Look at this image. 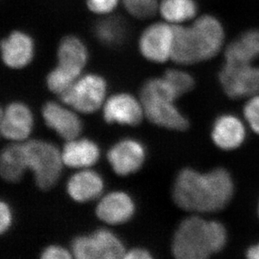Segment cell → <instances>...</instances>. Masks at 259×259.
<instances>
[{"mask_svg":"<svg viewBox=\"0 0 259 259\" xmlns=\"http://www.w3.org/2000/svg\"><path fill=\"white\" fill-rule=\"evenodd\" d=\"M234 192V181L225 168L218 167L206 172L185 168L176 176L172 196L182 210L205 214L227 207Z\"/></svg>","mask_w":259,"mask_h":259,"instance_id":"1","label":"cell"},{"mask_svg":"<svg viewBox=\"0 0 259 259\" xmlns=\"http://www.w3.org/2000/svg\"><path fill=\"white\" fill-rule=\"evenodd\" d=\"M174 29L171 61L179 66L211 61L228 43L223 21L212 14L199 15L189 25H174Z\"/></svg>","mask_w":259,"mask_h":259,"instance_id":"2","label":"cell"},{"mask_svg":"<svg viewBox=\"0 0 259 259\" xmlns=\"http://www.w3.org/2000/svg\"><path fill=\"white\" fill-rule=\"evenodd\" d=\"M228 239V230L221 222L191 215L181 222L174 234L172 254L178 259L209 258L224 249Z\"/></svg>","mask_w":259,"mask_h":259,"instance_id":"3","label":"cell"},{"mask_svg":"<svg viewBox=\"0 0 259 259\" xmlns=\"http://www.w3.org/2000/svg\"><path fill=\"white\" fill-rule=\"evenodd\" d=\"M140 98L144 116L152 123L175 131L188 128L189 120L176 105L178 95L164 76L147 80L141 88Z\"/></svg>","mask_w":259,"mask_h":259,"instance_id":"4","label":"cell"},{"mask_svg":"<svg viewBox=\"0 0 259 259\" xmlns=\"http://www.w3.org/2000/svg\"><path fill=\"white\" fill-rule=\"evenodd\" d=\"M25 144L28 168L34 174V181L40 190L48 191L57 184L63 161L57 147L44 140H29Z\"/></svg>","mask_w":259,"mask_h":259,"instance_id":"5","label":"cell"},{"mask_svg":"<svg viewBox=\"0 0 259 259\" xmlns=\"http://www.w3.org/2000/svg\"><path fill=\"white\" fill-rule=\"evenodd\" d=\"M108 84L98 74L89 73L81 76L71 88L59 96L61 102L82 113H92L102 107Z\"/></svg>","mask_w":259,"mask_h":259,"instance_id":"6","label":"cell"},{"mask_svg":"<svg viewBox=\"0 0 259 259\" xmlns=\"http://www.w3.org/2000/svg\"><path fill=\"white\" fill-rule=\"evenodd\" d=\"M218 82L232 99L252 98L259 94V65L224 62L218 71Z\"/></svg>","mask_w":259,"mask_h":259,"instance_id":"7","label":"cell"},{"mask_svg":"<svg viewBox=\"0 0 259 259\" xmlns=\"http://www.w3.org/2000/svg\"><path fill=\"white\" fill-rule=\"evenodd\" d=\"M71 250L74 257L78 259H119L126 253L119 238L106 229L74 238Z\"/></svg>","mask_w":259,"mask_h":259,"instance_id":"8","label":"cell"},{"mask_svg":"<svg viewBox=\"0 0 259 259\" xmlns=\"http://www.w3.org/2000/svg\"><path fill=\"white\" fill-rule=\"evenodd\" d=\"M175 29L164 20L152 23L141 32L138 50L143 58L152 63L163 64L171 61Z\"/></svg>","mask_w":259,"mask_h":259,"instance_id":"9","label":"cell"},{"mask_svg":"<svg viewBox=\"0 0 259 259\" xmlns=\"http://www.w3.org/2000/svg\"><path fill=\"white\" fill-rule=\"evenodd\" d=\"M3 63L9 68L20 70L31 63L36 52L33 37L21 29H15L3 38L0 45Z\"/></svg>","mask_w":259,"mask_h":259,"instance_id":"10","label":"cell"},{"mask_svg":"<svg viewBox=\"0 0 259 259\" xmlns=\"http://www.w3.org/2000/svg\"><path fill=\"white\" fill-rule=\"evenodd\" d=\"M33 115L27 105L14 102L1 110L0 132L3 137L16 142L27 140L33 128Z\"/></svg>","mask_w":259,"mask_h":259,"instance_id":"11","label":"cell"},{"mask_svg":"<svg viewBox=\"0 0 259 259\" xmlns=\"http://www.w3.org/2000/svg\"><path fill=\"white\" fill-rule=\"evenodd\" d=\"M142 103L128 93H117L106 101L103 117L106 122L136 126L144 117Z\"/></svg>","mask_w":259,"mask_h":259,"instance_id":"12","label":"cell"},{"mask_svg":"<svg viewBox=\"0 0 259 259\" xmlns=\"http://www.w3.org/2000/svg\"><path fill=\"white\" fill-rule=\"evenodd\" d=\"M247 137L244 122L237 116L226 113L215 118L213 122L210 138L215 146L232 151L242 146Z\"/></svg>","mask_w":259,"mask_h":259,"instance_id":"13","label":"cell"},{"mask_svg":"<svg viewBox=\"0 0 259 259\" xmlns=\"http://www.w3.org/2000/svg\"><path fill=\"white\" fill-rule=\"evenodd\" d=\"M108 159L118 176L137 172L145 159L144 146L136 140H123L114 144L108 153Z\"/></svg>","mask_w":259,"mask_h":259,"instance_id":"14","label":"cell"},{"mask_svg":"<svg viewBox=\"0 0 259 259\" xmlns=\"http://www.w3.org/2000/svg\"><path fill=\"white\" fill-rule=\"evenodd\" d=\"M42 115L47 126L66 141L77 139L81 134L82 125L78 116L56 102L46 103Z\"/></svg>","mask_w":259,"mask_h":259,"instance_id":"15","label":"cell"},{"mask_svg":"<svg viewBox=\"0 0 259 259\" xmlns=\"http://www.w3.org/2000/svg\"><path fill=\"white\" fill-rule=\"evenodd\" d=\"M223 55L224 62L256 63L259 60V28H249L241 32L227 43Z\"/></svg>","mask_w":259,"mask_h":259,"instance_id":"16","label":"cell"},{"mask_svg":"<svg viewBox=\"0 0 259 259\" xmlns=\"http://www.w3.org/2000/svg\"><path fill=\"white\" fill-rule=\"evenodd\" d=\"M135 205L127 194L115 191L101 199L96 208V214L101 221L110 225L127 223L135 214Z\"/></svg>","mask_w":259,"mask_h":259,"instance_id":"17","label":"cell"},{"mask_svg":"<svg viewBox=\"0 0 259 259\" xmlns=\"http://www.w3.org/2000/svg\"><path fill=\"white\" fill-rule=\"evenodd\" d=\"M57 59V65L81 75L89 60V51L80 37L67 34L59 42Z\"/></svg>","mask_w":259,"mask_h":259,"instance_id":"18","label":"cell"},{"mask_svg":"<svg viewBox=\"0 0 259 259\" xmlns=\"http://www.w3.org/2000/svg\"><path fill=\"white\" fill-rule=\"evenodd\" d=\"M103 179L97 172L83 169L74 174L67 182V192L74 201L87 202L98 198L103 191Z\"/></svg>","mask_w":259,"mask_h":259,"instance_id":"19","label":"cell"},{"mask_svg":"<svg viewBox=\"0 0 259 259\" xmlns=\"http://www.w3.org/2000/svg\"><path fill=\"white\" fill-rule=\"evenodd\" d=\"M98 145L88 139L68 140L61 152L63 164L71 168H88L99 159Z\"/></svg>","mask_w":259,"mask_h":259,"instance_id":"20","label":"cell"},{"mask_svg":"<svg viewBox=\"0 0 259 259\" xmlns=\"http://www.w3.org/2000/svg\"><path fill=\"white\" fill-rule=\"evenodd\" d=\"M27 169V155L24 143L10 144L3 149L0 157V174L5 181L19 182Z\"/></svg>","mask_w":259,"mask_h":259,"instance_id":"21","label":"cell"},{"mask_svg":"<svg viewBox=\"0 0 259 259\" xmlns=\"http://www.w3.org/2000/svg\"><path fill=\"white\" fill-rule=\"evenodd\" d=\"M197 0H160L159 14L172 25H187L199 15Z\"/></svg>","mask_w":259,"mask_h":259,"instance_id":"22","label":"cell"},{"mask_svg":"<svg viewBox=\"0 0 259 259\" xmlns=\"http://www.w3.org/2000/svg\"><path fill=\"white\" fill-rule=\"evenodd\" d=\"M93 34L100 44L114 48L124 42L127 29L120 18L107 15L96 21L93 25Z\"/></svg>","mask_w":259,"mask_h":259,"instance_id":"23","label":"cell"},{"mask_svg":"<svg viewBox=\"0 0 259 259\" xmlns=\"http://www.w3.org/2000/svg\"><path fill=\"white\" fill-rule=\"evenodd\" d=\"M81 75L57 65L47 74V86L52 93L60 96L72 86Z\"/></svg>","mask_w":259,"mask_h":259,"instance_id":"24","label":"cell"},{"mask_svg":"<svg viewBox=\"0 0 259 259\" xmlns=\"http://www.w3.org/2000/svg\"><path fill=\"white\" fill-rule=\"evenodd\" d=\"M163 76L176 91L179 98L191 92L196 86L195 77L182 69H167Z\"/></svg>","mask_w":259,"mask_h":259,"instance_id":"25","label":"cell"},{"mask_svg":"<svg viewBox=\"0 0 259 259\" xmlns=\"http://www.w3.org/2000/svg\"><path fill=\"white\" fill-rule=\"evenodd\" d=\"M121 4L137 20H149L159 14V0H121Z\"/></svg>","mask_w":259,"mask_h":259,"instance_id":"26","label":"cell"},{"mask_svg":"<svg viewBox=\"0 0 259 259\" xmlns=\"http://www.w3.org/2000/svg\"><path fill=\"white\" fill-rule=\"evenodd\" d=\"M243 116L250 128L259 135V94L247 98L243 108Z\"/></svg>","mask_w":259,"mask_h":259,"instance_id":"27","label":"cell"},{"mask_svg":"<svg viewBox=\"0 0 259 259\" xmlns=\"http://www.w3.org/2000/svg\"><path fill=\"white\" fill-rule=\"evenodd\" d=\"M120 3L121 0H86L88 10L100 17L112 15Z\"/></svg>","mask_w":259,"mask_h":259,"instance_id":"28","label":"cell"},{"mask_svg":"<svg viewBox=\"0 0 259 259\" xmlns=\"http://www.w3.org/2000/svg\"><path fill=\"white\" fill-rule=\"evenodd\" d=\"M71 257L72 256L67 250L57 245L46 247L40 255L42 259H70Z\"/></svg>","mask_w":259,"mask_h":259,"instance_id":"29","label":"cell"},{"mask_svg":"<svg viewBox=\"0 0 259 259\" xmlns=\"http://www.w3.org/2000/svg\"><path fill=\"white\" fill-rule=\"evenodd\" d=\"M12 223V214L10 206L2 201L0 204V232L4 234L10 228Z\"/></svg>","mask_w":259,"mask_h":259,"instance_id":"30","label":"cell"},{"mask_svg":"<svg viewBox=\"0 0 259 259\" xmlns=\"http://www.w3.org/2000/svg\"><path fill=\"white\" fill-rule=\"evenodd\" d=\"M152 255L149 251L144 248H134L130 250L125 253L124 257L126 259H150Z\"/></svg>","mask_w":259,"mask_h":259,"instance_id":"31","label":"cell"},{"mask_svg":"<svg viewBox=\"0 0 259 259\" xmlns=\"http://www.w3.org/2000/svg\"><path fill=\"white\" fill-rule=\"evenodd\" d=\"M246 257L249 259H259V242L247 248Z\"/></svg>","mask_w":259,"mask_h":259,"instance_id":"32","label":"cell"},{"mask_svg":"<svg viewBox=\"0 0 259 259\" xmlns=\"http://www.w3.org/2000/svg\"><path fill=\"white\" fill-rule=\"evenodd\" d=\"M257 215H258V218H259V201H258V205H257Z\"/></svg>","mask_w":259,"mask_h":259,"instance_id":"33","label":"cell"}]
</instances>
